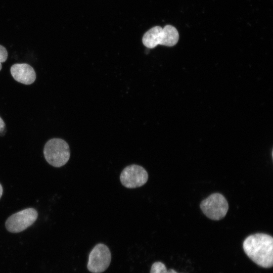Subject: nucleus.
Returning <instances> with one entry per match:
<instances>
[{"mask_svg":"<svg viewBox=\"0 0 273 273\" xmlns=\"http://www.w3.org/2000/svg\"><path fill=\"white\" fill-rule=\"evenodd\" d=\"M246 255L256 264L264 268L273 264V238L267 234L257 233L247 237L243 244Z\"/></svg>","mask_w":273,"mask_h":273,"instance_id":"obj_1","label":"nucleus"},{"mask_svg":"<svg viewBox=\"0 0 273 273\" xmlns=\"http://www.w3.org/2000/svg\"><path fill=\"white\" fill-rule=\"evenodd\" d=\"M179 39V34L176 28L166 25L163 28L156 26L150 29L143 35V44L149 49H153L158 45L173 47Z\"/></svg>","mask_w":273,"mask_h":273,"instance_id":"obj_2","label":"nucleus"},{"mask_svg":"<svg viewBox=\"0 0 273 273\" xmlns=\"http://www.w3.org/2000/svg\"><path fill=\"white\" fill-rule=\"evenodd\" d=\"M43 155L46 161L50 165L55 167H60L65 165L70 158L69 146L64 140L53 138L45 144Z\"/></svg>","mask_w":273,"mask_h":273,"instance_id":"obj_3","label":"nucleus"},{"mask_svg":"<svg viewBox=\"0 0 273 273\" xmlns=\"http://www.w3.org/2000/svg\"><path fill=\"white\" fill-rule=\"evenodd\" d=\"M200 206L203 213L213 220L222 219L226 215L229 209L227 200L219 193L210 195L202 201Z\"/></svg>","mask_w":273,"mask_h":273,"instance_id":"obj_4","label":"nucleus"},{"mask_svg":"<svg viewBox=\"0 0 273 273\" xmlns=\"http://www.w3.org/2000/svg\"><path fill=\"white\" fill-rule=\"evenodd\" d=\"M38 217L37 211L28 208L11 215L5 222L6 229L10 232L17 233L30 226Z\"/></svg>","mask_w":273,"mask_h":273,"instance_id":"obj_5","label":"nucleus"},{"mask_svg":"<svg viewBox=\"0 0 273 273\" xmlns=\"http://www.w3.org/2000/svg\"><path fill=\"white\" fill-rule=\"evenodd\" d=\"M111 259L109 248L104 244H98L89 253L87 268L93 273L102 272L109 266Z\"/></svg>","mask_w":273,"mask_h":273,"instance_id":"obj_6","label":"nucleus"},{"mask_svg":"<svg viewBox=\"0 0 273 273\" xmlns=\"http://www.w3.org/2000/svg\"><path fill=\"white\" fill-rule=\"evenodd\" d=\"M148 179V174L142 166L132 164L125 167L121 172L120 180L128 189H134L144 185Z\"/></svg>","mask_w":273,"mask_h":273,"instance_id":"obj_7","label":"nucleus"},{"mask_svg":"<svg viewBox=\"0 0 273 273\" xmlns=\"http://www.w3.org/2000/svg\"><path fill=\"white\" fill-rule=\"evenodd\" d=\"M10 72L15 80L24 84H31L36 79V73L34 69L26 63L13 65Z\"/></svg>","mask_w":273,"mask_h":273,"instance_id":"obj_8","label":"nucleus"},{"mask_svg":"<svg viewBox=\"0 0 273 273\" xmlns=\"http://www.w3.org/2000/svg\"><path fill=\"white\" fill-rule=\"evenodd\" d=\"M150 273H167V270L163 263L156 262L152 265Z\"/></svg>","mask_w":273,"mask_h":273,"instance_id":"obj_9","label":"nucleus"},{"mask_svg":"<svg viewBox=\"0 0 273 273\" xmlns=\"http://www.w3.org/2000/svg\"><path fill=\"white\" fill-rule=\"evenodd\" d=\"M8 58V52L6 49L0 44V71L2 69V63L5 62Z\"/></svg>","mask_w":273,"mask_h":273,"instance_id":"obj_10","label":"nucleus"},{"mask_svg":"<svg viewBox=\"0 0 273 273\" xmlns=\"http://www.w3.org/2000/svg\"><path fill=\"white\" fill-rule=\"evenodd\" d=\"M6 132V126L2 118L0 117V136H3Z\"/></svg>","mask_w":273,"mask_h":273,"instance_id":"obj_11","label":"nucleus"},{"mask_svg":"<svg viewBox=\"0 0 273 273\" xmlns=\"http://www.w3.org/2000/svg\"><path fill=\"white\" fill-rule=\"evenodd\" d=\"M3 192V189L2 185L0 184V198H1Z\"/></svg>","mask_w":273,"mask_h":273,"instance_id":"obj_12","label":"nucleus"},{"mask_svg":"<svg viewBox=\"0 0 273 273\" xmlns=\"http://www.w3.org/2000/svg\"><path fill=\"white\" fill-rule=\"evenodd\" d=\"M167 273H178L173 269H170L167 271Z\"/></svg>","mask_w":273,"mask_h":273,"instance_id":"obj_13","label":"nucleus"}]
</instances>
